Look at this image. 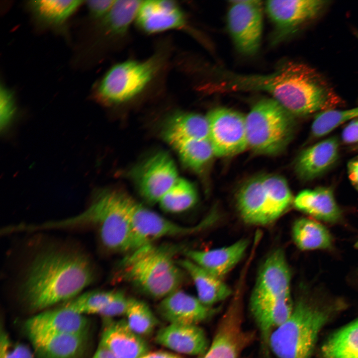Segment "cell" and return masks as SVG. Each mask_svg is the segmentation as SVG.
<instances>
[{"label": "cell", "instance_id": "cell-13", "mask_svg": "<svg viewBox=\"0 0 358 358\" xmlns=\"http://www.w3.org/2000/svg\"><path fill=\"white\" fill-rule=\"evenodd\" d=\"M179 178L176 164L167 152L159 151L142 163L134 174L140 195L148 203H158Z\"/></svg>", "mask_w": 358, "mask_h": 358}, {"label": "cell", "instance_id": "cell-3", "mask_svg": "<svg viewBox=\"0 0 358 358\" xmlns=\"http://www.w3.org/2000/svg\"><path fill=\"white\" fill-rule=\"evenodd\" d=\"M176 246L147 244L132 251L119 264L120 274L143 294L162 299L179 289L184 271L174 259Z\"/></svg>", "mask_w": 358, "mask_h": 358}, {"label": "cell", "instance_id": "cell-1", "mask_svg": "<svg viewBox=\"0 0 358 358\" xmlns=\"http://www.w3.org/2000/svg\"><path fill=\"white\" fill-rule=\"evenodd\" d=\"M95 276L93 264L83 251L50 246L35 254L27 266L19 295L29 310L42 311L79 295Z\"/></svg>", "mask_w": 358, "mask_h": 358}, {"label": "cell", "instance_id": "cell-23", "mask_svg": "<svg viewBox=\"0 0 358 358\" xmlns=\"http://www.w3.org/2000/svg\"><path fill=\"white\" fill-rule=\"evenodd\" d=\"M294 204L297 209L327 222L337 223L342 218L341 210L330 187L303 190L295 197Z\"/></svg>", "mask_w": 358, "mask_h": 358}, {"label": "cell", "instance_id": "cell-6", "mask_svg": "<svg viewBox=\"0 0 358 358\" xmlns=\"http://www.w3.org/2000/svg\"><path fill=\"white\" fill-rule=\"evenodd\" d=\"M292 196L286 180L276 175L254 177L239 189L237 203L247 223L264 225L277 219L289 206Z\"/></svg>", "mask_w": 358, "mask_h": 358}, {"label": "cell", "instance_id": "cell-41", "mask_svg": "<svg viewBox=\"0 0 358 358\" xmlns=\"http://www.w3.org/2000/svg\"><path fill=\"white\" fill-rule=\"evenodd\" d=\"M140 358H182L180 356L168 352L155 351L148 352Z\"/></svg>", "mask_w": 358, "mask_h": 358}, {"label": "cell", "instance_id": "cell-19", "mask_svg": "<svg viewBox=\"0 0 358 358\" xmlns=\"http://www.w3.org/2000/svg\"><path fill=\"white\" fill-rule=\"evenodd\" d=\"M106 319L99 344L118 358H140L149 352L143 336L134 332L125 320Z\"/></svg>", "mask_w": 358, "mask_h": 358}, {"label": "cell", "instance_id": "cell-11", "mask_svg": "<svg viewBox=\"0 0 358 358\" xmlns=\"http://www.w3.org/2000/svg\"><path fill=\"white\" fill-rule=\"evenodd\" d=\"M290 279V269L283 251H273L259 271L250 298V308L291 299Z\"/></svg>", "mask_w": 358, "mask_h": 358}, {"label": "cell", "instance_id": "cell-22", "mask_svg": "<svg viewBox=\"0 0 358 358\" xmlns=\"http://www.w3.org/2000/svg\"><path fill=\"white\" fill-rule=\"evenodd\" d=\"M248 246V241L242 239L225 247L209 251L186 250L184 254L186 258L221 278L240 261Z\"/></svg>", "mask_w": 358, "mask_h": 358}, {"label": "cell", "instance_id": "cell-26", "mask_svg": "<svg viewBox=\"0 0 358 358\" xmlns=\"http://www.w3.org/2000/svg\"><path fill=\"white\" fill-rule=\"evenodd\" d=\"M84 2L79 0H35L27 5L36 18L47 25L60 26Z\"/></svg>", "mask_w": 358, "mask_h": 358}, {"label": "cell", "instance_id": "cell-8", "mask_svg": "<svg viewBox=\"0 0 358 358\" xmlns=\"http://www.w3.org/2000/svg\"><path fill=\"white\" fill-rule=\"evenodd\" d=\"M227 27L236 49L242 54H256L263 32V8L260 0L230 1Z\"/></svg>", "mask_w": 358, "mask_h": 358}, {"label": "cell", "instance_id": "cell-17", "mask_svg": "<svg viewBox=\"0 0 358 358\" xmlns=\"http://www.w3.org/2000/svg\"><path fill=\"white\" fill-rule=\"evenodd\" d=\"M39 358H78L85 350L86 334L26 333Z\"/></svg>", "mask_w": 358, "mask_h": 358}, {"label": "cell", "instance_id": "cell-21", "mask_svg": "<svg viewBox=\"0 0 358 358\" xmlns=\"http://www.w3.org/2000/svg\"><path fill=\"white\" fill-rule=\"evenodd\" d=\"M339 149V141L334 136L306 148L299 154L295 162L297 175L305 181L322 175L337 161Z\"/></svg>", "mask_w": 358, "mask_h": 358}, {"label": "cell", "instance_id": "cell-28", "mask_svg": "<svg viewBox=\"0 0 358 358\" xmlns=\"http://www.w3.org/2000/svg\"><path fill=\"white\" fill-rule=\"evenodd\" d=\"M292 236L295 244L302 250L327 249L332 246L333 239L328 230L319 223L305 218L294 222Z\"/></svg>", "mask_w": 358, "mask_h": 358}, {"label": "cell", "instance_id": "cell-33", "mask_svg": "<svg viewBox=\"0 0 358 358\" xmlns=\"http://www.w3.org/2000/svg\"><path fill=\"white\" fill-rule=\"evenodd\" d=\"M115 291L95 290L85 292L65 302L63 305L85 315H100L113 297Z\"/></svg>", "mask_w": 358, "mask_h": 358}, {"label": "cell", "instance_id": "cell-16", "mask_svg": "<svg viewBox=\"0 0 358 358\" xmlns=\"http://www.w3.org/2000/svg\"><path fill=\"white\" fill-rule=\"evenodd\" d=\"M89 322L85 315L62 305L41 311L24 324L26 333L42 332L62 334L88 333Z\"/></svg>", "mask_w": 358, "mask_h": 358}, {"label": "cell", "instance_id": "cell-25", "mask_svg": "<svg viewBox=\"0 0 358 358\" xmlns=\"http://www.w3.org/2000/svg\"><path fill=\"white\" fill-rule=\"evenodd\" d=\"M163 135L168 143L181 139L208 140L206 117L195 113H176L168 120Z\"/></svg>", "mask_w": 358, "mask_h": 358}, {"label": "cell", "instance_id": "cell-40", "mask_svg": "<svg viewBox=\"0 0 358 358\" xmlns=\"http://www.w3.org/2000/svg\"><path fill=\"white\" fill-rule=\"evenodd\" d=\"M349 179L354 187L358 191V156L351 159L347 166Z\"/></svg>", "mask_w": 358, "mask_h": 358}, {"label": "cell", "instance_id": "cell-38", "mask_svg": "<svg viewBox=\"0 0 358 358\" xmlns=\"http://www.w3.org/2000/svg\"><path fill=\"white\" fill-rule=\"evenodd\" d=\"M115 0H88L86 4L92 18L101 20L109 12Z\"/></svg>", "mask_w": 358, "mask_h": 358}, {"label": "cell", "instance_id": "cell-32", "mask_svg": "<svg viewBox=\"0 0 358 358\" xmlns=\"http://www.w3.org/2000/svg\"><path fill=\"white\" fill-rule=\"evenodd\" d=\"M125 316L128 326L142 336L151 334L158 323L155 315L147 304L135 298H130Z\"/></svg>", "mask_w": 358, "mask_h": 358}, {"label": "cell", "instance_id": "cell-9", "mask_svg": "<svg viewBox=\"0 0 358 358\" xmlns=\"http://www.w3.org/2000/svg\"><path fill=\"white\" fill-rule=\"evenodd\" d=\"M208 140L215 156L236 155L248 147L245 116L239 112L217 107L206 116Z\"/></svg>", "mask_w": 358, "mask_h": 358}, {"label": "cell", "instance_id": "cell-14", "mask_svg": "<svg viewBox=\"0 0 358 358\" xmlns=\"http://www.w3.org/2000/svg\"><path fill=\"white\" fill-rule=\"evenodd\" d=\"M122 193L123 203L130 215L140 247L162 237L190 234L202 227L179 225L148 209L128 195Z\"/></svg>", "mask_w": 358, "mask_h": 358}, {"label": "cell", "instance_id": "cell-15", "mask_svg": "<svg viewBox=\"0 0 358 358\" xmlns=\"http://www.w3.org/2000/svg\"><path fill=\"white\" fill-rule=\"evenodd\" d=\"M155 341L175 352L189 356H203L209 347L204 331L198 324H168L157 332Z\"/></svg>", "mask_w": 358, "mask_h": 358}, {"label": "cell", "instance_id": "cell-31", "mask_svg": "<svg viewBox=\"0 0 358 358\" xmlns=\"http://www.w3.org/2000/svg\"><path fill=\"white\" fill-rule=\"evenodd\" d=\"M197 199V191L193 184L179 177L158 203L164 211L177 213L190 209Z\"/></svg>", "mask_w": 358, "mask_h": 358}, {"label": "cell", "instance_id": "cell-39", "mask_svg": "<svg viewBox=\"0 0 358 358\" xmlns=\"http://www.w3.org/2000/svg\"><path fill=\"white\" fill-rule=\"evenodd\" d=\"M342 139L348 144L358 143V118L351 120L346 126L342 131Z\"/></svg>", "mask_w": 358, "mask_h": 358}, {"label": "cell", "instance_id": "cell-7", "mask_svg": "<svg viewBox=\"0 0 358 358\" xmlns=\"http://www.w3.org/2000/svg\"><path fill=\"white\" fill-rule=\"evenodd\" d=\"M154 59L127 61L113 66L104 75L97 89L99 98L107 103L126 101L140 93L156 72Z\"/></svg>", "mask_w": 358, "mask_h": 358}, {"label": "cell", "instance_id": "cell-35", "mask_svg": "<svg viewBox=\"0 0 358 358\" xmlns=\"http://www.w3.org/2000/svg\"><path fill=\"white\" fill-rule=\"evenodd\" d=\"M0 358H33L29 348L13 342L1 326L0 334Z\"/></svg>", "mask_w": 358, "mask_h": 358}, {"label": "cell", "instance_id": "cell-43", "mask_svg": "<svg viewBox=\"0 0 358 358\" xmlns=\"http://www.w3.org/2000/svg\"></svg>", "mask_w": 358, "mask_h": 358}, {"label": "cell", "instance_id": "cell-30", "mask_svg": "<svg viewBox=\"0 0 358 358\" xmlns=\"http://www.w3.org/2000/svg\"><path fill=\"white\" fill-rule=\"evenodd\" d=\"M142 1L115 0L107 14L100 20L99 28L109 36L123 35L136 17Z\"/></svg>", "mask_w": 358, "mask_h": 358}, {"label": "cell", "instance_id": "cell-24", "mask_svg": "<svg viewBox=\"0 0 358 358\" xmlns=\"http://www.w3.org/2000/svg\"><path fill=\"white\" fill-rule=\"evenodd\" d=\"M177 262L190 276L196 289L197 297L205 305L210 307L231 294V290L221 278L189 259L179 260Z\"/></svg>", "mask_w": 358, "mask_h": 358}, {"label": "cell", "instance_id": "cell-20", "mask_svg": "<svg viewBox=\"0 0 358 358\" xmlns=\"http://www.w3.org/2000/svg\"><path fill=\"white\" fill-rule=\"evenodd\" d=\"M136 20L140 28L150 33L179 28L185 24L181 8L171 0L142 1Z\"/></svg>", "mask_w": 358, "mask_h": 358}, {"label": "cell", "instance_id": "cell-18", "mask_svg": "<svg viewBox=\"0 0 358 358\" xmlns=\"http://www.w3.org/2000/svg\"><path fill=\"white\" fill-rule=\"evenodd\" d=\"M211 307L197 297L177 290L161 299L158 306L160 316L170 323L198 324L211 314Z\"/></svg>", "mask_w": 358, "mask_h": 358}, {"label": "cell", "instance_id": "cell-36", "mask_svg": "<svg viewBox=\"0 0 358 358\" xmlns=\"http://www.w3.org/2000/svg\"><path fill=\"white\" fill-rule=\"evenodd\" d=\"M130 298L121 291H115L113 297L99 315L106 319L125 316Z\"/></svg>", "mask_w": 358, "mask_h": 358}, {"label": "cell", "instance_id": "cell-4", "mask_svg": "<svg viewBox=\"0 0 358 358\" xmlns=\"http://www.w3.org/2000/svg\"><path fill=\"white\" fill-rule=\"evenodd\" d=\"M330 311L306 299L293 306L288 318L270 334L267 346L276 358H311Z\"/></svg>", "mask_w": 358, "mask_h": 358}, {"label": "cell", "instance_id": "cell-34", "mask_svg": "<svg viewBox=\"0 0 358 358\" xmlns=\"http://www.w3.org/2000/svg\"><path fill=\"white\" fill-rule=\"evenodd\" d=\"M358 118V106L345 110L332 109L319 113L315 117L311 126L314 137L328 134L344 122Z\"/></svg>", "mask_w": 358, "mask_h": 358}, {"label": "cell", "instance_id": "cell-2", "mask_svg": "<svg viewBox=\"0 0 358 358\" xmlns=\"http://www.w3.org/2000/svg\"><path fill=\"white\" fill-rule=\"evenodd\" d=\"M95 227L100 243L108 251L130 252L140 247L122 192L106 191L96 195L89 207L75 216L36 224L37 230Z\"/></svg>", "mask_w": 358, "mask_h": 358}, {"label": "cell", "instance_id": "cell-42", "mask_svg": "<svg viewBox=\"0 0 358 358\" xmlns=\"http://www.w3.org/2000/svg\"><path fill=\"white\" fill-rule=\"evenodd\" d=\"M91 358H118L103 346L99 344Z\"/></svg>", "mask_w": 358, "mask_h": 358}, {"label": "cell", "instance_id": "cell-5", "mask_svg": "<svg viewBox=\"0 0 358 358\" xmlns=\"http://www.w3.org/2000/svg\"><path fill=\"white\" fill-rule=\"evenodd\" d=\"M245 121L248 147L260 154H278L294 133V116L273 98L256 103Z\"/></svg>", "mask_w": 358, "mask_h": 358}, {"label": "cell", "instance_id": "cell-10", "mask_svg": "<svg viewBox=\"0 0 358 358\" xmlns=\"http://www.w3.org/2000/svg\"><path fill=\"white\" fill-rule=\"evenodd\" d=\"M244 314L235 300L221 317L213 340L202 358H240L253 342L255 334L243 326Z\"/></svg>", "mask_w": 358, "mask_h": 358}, {"label": "cell", "instance_id": "cell-27", "mask_svg": "<svg viewBox=\"0 0 358 358\" xmlns=\"http://www.w3.org/2000/svg\"><path fill=\"white\" fill-rule=\"evenodd\" d=\"M322 358H358V319L331 335L321 349Z\"/></svg>", "mask_w": 358, "mask_h": 358}, {"label": "cell", "instance_id": "cell-29", "mask_svg": "<svg viewBox=\"0 0 358 358\" xmlns=\"http://www.w3.org/2000/svg\"><path fill=\"white\" fill-rule=\"evenodd\" d=\"M176 151L182 164L199 172L214 156L208 140L181 139L169 143Z\"/></svg>", "mask_w": 358, "mask_h": 358}, {"label": "cell", "instance_id": "cell-12", "mask_svg": "<svg viewBox=\"0 0 358 358\" xmlns=\"http://www.w3.org/2000/svg\"><path fill=\"white\" fill-rule=\"evenodd\" d=\"M329 2L324 0L267 1L265 10L274 28L273 42H278L318 18Z\"/></svg>", "mask_w": 358, "mask_h": 358}, {"label": "cell", "instance_id": "cell-37", "mask_svg": "<svg viewBox=\"0 0 358 358\" xmlns=\"http://www.w3.org/2000/svg\"><path fill=\"white\" fill-rule=\"evenodd\" d=\"M15 107L12 91L1 85L0 88V127L4 128L11 119Z\"/></svg>", "mask_w": 358, "mask_h": 358}]
</instances>
